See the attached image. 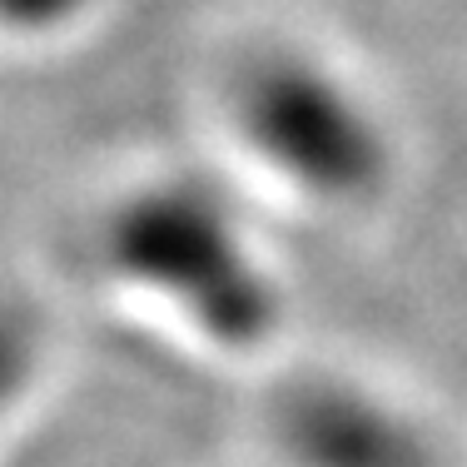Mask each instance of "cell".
I'll return each mask as SVG.
<instances>
[{
    "instance_id": "obj_1",
    "label": "cell",
    "mask_w": 467,
    "mask_h": 467,
    "mask_svg": "<svg viewBox=\"0 0 467 467\" xmlns=\"http://www.w3.org/2000/svg\"><path fill=\"white\" fill-rule=\"evenodd\" d=\"M109 298L209 363H269L288 333V284L244 189L219 174L150 170L90 219Z\"/></svg>"
},
{
    "instance_id": "obj_3",
    "label": "cell",
    "mask_w": 467,
    "mask_h": 467,
    "mask_svg": "<svg viewBox=\"0 0 467 467\" xmlns=\"http://www.w3.org/2000/svg\"><path fill=\"white\" fill-rule=\"evenodd\" d=\"M269 467H448L442 442L393 388L353 368H298L259 413Z\"/></svg>"
},
{
    "instance_id": "obj_4",
    "label": "cell",
    "mask_w": 467,
    "mask_h": 467,
    "mask_svg": "<svg viewBox=\"0 0 467 467\" xmlns=\"http://www.w3.org/2000/svg\"><path fill=\"white\" fill-rule=\"evenodd\" d=\"M50 368V318L26 288L0 284V438L30 398L40 393Z\"/></svg>"
},
{
    "instance_id": "obj_5",
    "label": "cell",
    "mask_w": 467,
    "mask_h": 467,
    "mask_svg": "<svg viewBox=\"0 0 467 467\" xmlns=\"http://www.w3.org/2000/svg\"><path fill=\"white\" fill-rule=\"evenodd\" d=\"M109 10V0H0V50H65Z\"/></svg>"
},
{
    "instance_id": "obj_2",
    "label": "cell",
    "mask_w": 467,
    "mask_h": 467,
    "mask_svg": "<svg viewBox=\"0 0 467 467\" xmlns=\"http://www.w3.org/2000/svg\"><path fill=\"white\" fill-rule=\"evenodd\" d=\"M209 119L239 184L304 219H368L403 174L388 99L353 60L298 30L234 40L209 80Z\"/></svg>"
}]
</instances>
